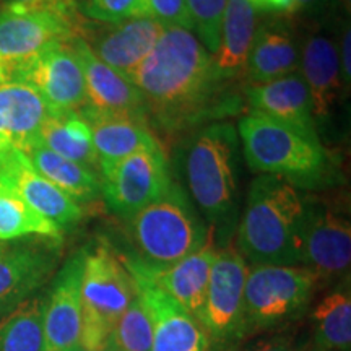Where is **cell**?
Wrapping results in <instances>:
<instances>
[{"instance_id": "obj_9", "label": "cell", "mask_w": 351, "mask_h": 351, "mask_svg": "<svg viewBox=\"0 0 351 351\" xmlns=\"http://www.w3.org/2000/svg\"><path fill=\"white\" fill-rule=\"evenodd\" d=\"M247 271V262L234 245L217 249L207 296L197 319L207 333L210 348L226 350L245 337L244 285Z\"/></svg>"}, {"instance_id": "obj_21", "label": "cell", "mask_w": 351, "mask_h": 351, "mask_svg": "<svg viewBox=\"0 0 351 351\" xmlns=\"http://www.w3.org/2000/svg\"><path fill=\"white\" fill-rule=\"evenodd\" d=\"M300 64L302 78L309 88L314 119H327L343 91L339 46L330 34L314 26L302 43Z\"/></svg>"}, {"instance_id": "obj_31", "label": "cell", "mask_w": 351, "mask_h": 351, "mask_svg": "<svg viewBox=\"0 0 351 351\" xmlns=\"http://www.w3.org/2000/svg\"><path fill=\"white\" fill-rule=\"evenodd\" d=\"M111 340L121 351H152V319L147 306L138 295L116 322Z\"/></svg>"}, {"instance_id": "obj_2", "label": "cell", "mask_w": 351, "mask_h": 351, "mask_svg": "<svg viewBox=\"0 0 351 351\" xmlns=\"http://www.w3.org/2000/svg\"><path fill=\"white\" fill-rule=\"evenodd\" d=\"M238 160L239 137L230 122L202 127L184 150L189 192L218 249L231 244L239 223Z\"/></svg>"}, {"instance_id": "obj_35", "label": "cell", "mask_w": 351, "mask_h": 351, "mask_svg": "<svg viewBox=\"0 0 351 351\" xmlns=\"http://www.w3.org/2000/svg\"><path fill=\"white\" fill-rule=\"evenodd\" d=\"M69 0H0V12H32L41 8H57Z\"/></svg>"}, {"instance_id": "obj_26", "label": "cell", "mask_w": 351, "mask_h": 351, "mask_svg": "<svg viewBox=\"0 0 351 351\" xmlns=\"http://www.w3.org/2000/svg\"><path fill=\"white\" fill-rule=\"evenodd\" d=\"M43 178L72 197L78 204H91L101 197V174L57 155L41 142L25 153Z\"/></svg>"}, {"instance_id": "obj_28", "label": "cell", "mask_w": 351, "mask_h": 351, "mask_svg": "<svg viewBox=\"0 0 351 351\" xmlns=\"http://www.w3.org/2000/svg\"><path fill=\"white\" fill-rule=\"evenodd\" d=\"M313 337L317 351H350V287H340L324 298L313 313Z\"/></svg>"}, {"instance_id": "obj_23", "label": "cell", "mask_w": 351, "mask_h": 351, "mask_svg": "<svg viewBox=\"0 0 351 351\" xmlns=\"http://www.w3.org/2000/svg\"><path fill=\"white\" fill-rule=\"evenodd\" d=\"M300 57V44L288 21H263L254 33L245 62L244 85H257L298 72Z\"/></svg>"}, {"instance_id": "obj_37", "label": "cell", "mask_w": 351, "mask_h": 351, "mask_svg": "<svg viewBox=\"0 0 351 351\" xmlns=\"http://www.w3.org/2000/svg\"><path fill=\"white\" fill-rule=\"evenodd\" d=\"M252 7L262 12H293L295 0H251Z\"/></svg>"}, {"instance_id": "obj_16", "label": "cell", "mask_w": 351, "mask_h": 351, "mask_svg": "<svg viewBox=\"0 0 351 351\" xmlns=\"http://www.w3.org/2000/svg\"><path fill=\"white\" fill-rule=\"evenodd\" d=\"M0 182L13 189L29 207L62 231L77 226L83 219L80 204L43 178L23 152L8 148L0 163Z\"/></svg>"}, {"instance_id": "obj_20", "label": "cell", "mask_w": 351, "mask_h": 351, "mask_svg": "<svg viewBox=\"0 0 351 351\" xmlns=\"http://www.w3.org/2000/svg\"><path fill=\"white\" fill-rule=\"evenodd\" d=\"M78 112L91 130L101 174L140 150L161 148L147 121L124 114L101 112L90 106L82 108Z\"/></svg>"}, {"instance_id": "obj_12", "label": "cell", "mask_w": 351, "mask_h": 351, "mask_svg": "<svg viewBox=\"0 0 351 351\" xmlns=\"http://www.w3.org/2000/svg\"><path fill=\"white\" fill-rule=\"evenodd\" d=\"M62 239L28 236L0 243V317L38 291L54 276Z\"/></svg>"}, {"instance_id": "obj_30", "label": "cell", "mask_w": 351, "mask_h": 351, "mask_svg": "<svg viewBox=\"0 0 351 351\" xmlns=\"http://www.w3.org/2000/svg\"><path fill=\"white\" fill-rule=\"evenodd\" d=\"M43 304L34 295L0 317V351H43Z\"/></svg>"}, {"instance_id": "obj_6", "label": "cell", "mask_w": 351, "mask_h": 351, "mask_svg": "<svg viewBox=\"0 0 351 351\" xmlns=\"http://www.w3.org/2000/svg\"><path fill=\"white\" fill-rule=\"evenodd\" d=\"M137 287L119 254L106 244L86 247L82 276V337L88 351H101L114 326L137 296Z\"/></svg>"}, {"instance_id": "obj_18", "label": "cell", "mask_w": 351, "mask_h": 351, "mask_svg": "<svg viewBox=\"0 0 351 351\" xmlns=\"http://www.w3.org/2000/svg\"><path fill=\"white\" fill-rule=\"evenodd\" d=\"M243 95L254 116L269 117L307 137L319 138L309 88L300 72L257 85H244Z\"/></svg>"}, {"instance_id": "obj_24", "label": "cell", "mask_w": 351, "mask_h": 351, "mask_svg": "<svg viewBox=\"0 0 351 351\" xmlns=\"http://www.w3.org/2000/svg\"><path fill=\"white\" fill-rule=\"evenodd\" d=\"M54 112L38 91L15 80H0V142L26 153L39 142L47 117Z\"/></svg>"}, {"instance_id": "obj_33", "label": "cell", "mask_w": 351, "mask_h": 351, "mask_svg": "<svg viewBox=\"0 0 351 351\" xmlns=\"http://www.w3.org/2000/svg\"><path fill=\"white\" fill-rule=\"evenodd\" d=\"M80 10L98 23H121L147 19V0H86Z\"/></svg>"}, {"instance_id": "obj_38", "label": "cell", "mask_w": 351, "mask_h": 351, "mask_svg": "<svg viewBox=\"0 0 351 351\" xmlns=\"http://www.w3.org/2000/svg\"><path fill=\"white\" fill-rule=\"evenodd\" d=\"M247 351H304V350L298 348V346H295L291 341H288V340L275 339V340L261 341V343L252 346V348Z\"/></svg>"}, {"instance_id": "obj_40", "label": "cell", "mask_w": 351, "mask_h": 351, "mask_svg": "<svg viewBox=\"0 0 351 351\" xmlns=\"http://www.w3.org/2000/svg\"><path fill=\"white\" fill-rule=\"evenodd\" d=\"M8 148H10V147H8V145H5V143L0 142V163H2L3 156H5V153H7Z\"/></svg>"}, {"instance_id": "obj_32", "label": "cell", "mask_w": 351, "mask_h": 351, "mask_svg": "<svg viewBox=\"0 0 351 351\" xmlns=\"http://www.w3.org/2000/svg\"><path fill=\"white\" fill-rule=\"evenodd\" d=\"M191 13L194 32L199 34V41L210 54H215L221 39V26L228 0H186Z\"/></svg>"}, {"instance_id": "obj_19", "label": "cell", "mask_w": 351, "mask_h": 351, "mask_svg": "<svg viewBox=\"0 0 351 351\" xmlns=\"http://www.w3.org/2000/svg\"><path fill=\"white\" fill-rule=\"evenodd\" d=\"M217 249L218 247L213 244V241H210L207 245H204L197 252L160 270L147 269V267L140 265L138 262L121 256V254L119 257L124 262L127 270L147 276L150 282L155 283L160 289H163L166 295L184 307L189 314L199 319L205 296H207L210 271H212L215 256H217Z\"/></svg>"}, {"instance_id": "obj_7", "label": "cell", "mask_w": 351, "mask_h": 351, "mask_svg": "<svg viewBox=\"0 0 351 351\" xmlns=\"http://www.w3.org/2000/svg\"><path fill=\"white\" fill-rule=\"evenodd\" d=\"M317 283V275L302 265H252L244 285L245 335L296 319Z\"/></svg>"}, {"instance_id": "obj_5", "label": "cell", "mask_w": 351, "mask_h": 351, "mask_svg": "<svg viewBox=\"0 0 351 351\" xmlns=\"http://www.w3.org/2000/svg\"><path fill=\"white\" fill-rule=\"evenodd\" d=\"M239 137L252 171L282 176L301 191L330 184L332 161L319 138L254 114L239 121Z\"/></svg>"}, {"instance_id": "obj_13", "label": "cell", "mask_w": 351, "mask_h": 351, "mask_svg": "<svg viewBox=\"0 0 351 351\" xmlns=\"http://www.w3.org/2000/svg\"><path fill=\"white\" fill-rule=\"evenodd\" d=\"M351 262V226L343 208L330 200L306 195L301 234V265L317 278L348 274Z\"/></svg>"}, {"instance_id": "obj_4", "label": "cell", "mask_w": 351, "mask_h": 351, "mask_svg": "<svg viewBox=\"0 0 351 351\" xmlns=\"http://www.w3.org/2000/svg\"><path fill=\"white\" fill-rule=\"evenodd\" d=\"M125 221L130 252L121 256L150 270L173 265L212 241L207 223L176 182L163 197Z\"/></svg>"}, {"instance_id": "obj_3", "label": "cell", "mask_w": 351, "mask_h": 351, "mask_svg": "<svg viewBox=\"0 0 351 351\" xmlns=\"http://www.w3.org/2000/svg\"><path fill=\"white\" fill-rule=\"evenodd\" d=\"M306 194L288 179L262 174L249 187L238 223V251L252 265H301Z\"/></svg>"}, {"instance_id": "obj_41", "label": "cell", "mask_w": 351, "mask_h": 351, "mask_svg": "<svg viewBox=\"0 0 351 351\" xmlns=\"http://www.w3.org/2000/svg\"><path fill=\"white\" fill-rule=\"evenodd\" d=\"M67 351H88V350L85 348V346H82L80 343H78V345L73 346V348H70V350H67Z\"/></svg>"}, {"instance_id": "obj_1", "label": "cell", "mask_w": 351, "mask_h": 351, "mask_svg": "<svg viewBox=\"0 0 351 351\" xmlns=\"http://www.w3.org/2000/svg\"><path fill=\"white\" fill-rule=\"evenodd\" d=\"M132 83L147 104L148 124L178 134L238 114L241 96L215 70L212 54L189 29L168 26Z\"/></svg>"}, {"instance_id": "obj_15", "label": "cell", "mask_w": 351, "mask_h": 351, "mask_svg": "<svg viewBox=\"0 0 351 351\" xmlns=\"http://www.w3.org/2000/svg\"><path fill=\"white\" fill-rule=\"evenodd\" d=\"M86 247L67 258L43 304V351H67L82 337V276Z\"/></svg>"}, {"instance_id": "obj_25", "label": "cell", "mask_w": 351, "mask_h": 351, "mask_svg": "<svg viewBox=\"0 0 351 351\" xmlns=\"http://www.w3.org/2000/svg\"><path fill=\"white\" fill-rule=\"evenodd\" d=\"M256 33V8L251 0H228L218 51L212 54L223 82L234 85L244 78L245 62Z\"/></svg>"}, {"instance_id": "obj_10", "label": "cell", "mask_w": 351, "mask_h": 351, "mask_svg": "<svg viewBox=\"0 0 351 351\" xmlns=\"http://www.w3.org/2000/svg\"><path fill=\"white\" fill-rule=\"evenodd\" d=\"M173 182L163 147L140 150L101 174V197L116 217L129 219L163 197Z\"/></svg>"}, {"instance_id": "obj_17", "label": "cell", "mask_w": 351, "mask_h": 351, "mask_svg": "<svg viewBox=\"0 0 351 351\" xmlns=\"http://www.w3.org/2000/svg\"><path fill=\"white\" fill-rule=\"evenodd\" d=\"M152 319V351H210V340L194 315L147 276L130 271Z\"/></svg>"}, {"instance_id": "obj_22", "label": "cell", "mask_w": 351, "mask_h": 351, "mask_svg": "<svg viewBox=\"0 0 351 351\" xmlns=\"http://www.w3.org/2000/svg\"><path fill=\"white\" fill-rule=\"evenodd\" d=\"M86 85V106L101 112L124 114L147 121V104L140 91L116 70L101 62L80 36L73 38Z\"/></svg>"}, {"instance_id": "obj_39", "label": "cell", "mask_w": 351, "mask_h": 351, "mask_svg": "<svg viewBox=\"0 0 351 351\" xmlns=\"http://www.w3.org/2000/svg\"><path fill=\"white\" fill-rule=\"evenodd\" d=\"M324 0H295L293 10H317Z\"/></svg>"}, {"instance_id": "obj_27", "label": "cell", "mask_w": 351, "mask_h": 351, "mask_svg": "<svg viewBox=\"0 0 351 351\" xmlns=\"http://www.w3.org/2000/svg\"><path fill=\"white\" fill-rule=\"evenodd\" d=\"M39 142L65 160L101 174L91 130L80 112H52L44 122Z\"/></svg>"}, {"instance_id": "obj_29", "label": "cell", "mask_w": 351, "mask_h": 351, "mask_svg": "<svg viewBox=\"0 0 351 351\" xmlns=\"http://www.w3.org/2000/svg\"><path fill=\"white\" fill-rule=\"evenodd\" d=\"M64 231L41 217L21 197L0 182V241H15L28 236L62 239Z\"/></svg>"}, {"instance_id": "obj_34", "label": "cell", "mask_w": 351, "mask_h": 351, "mask_svg": "<svg viewBox=\"0 0 351 351\" xmlns=\"http://www.w3.org/2000/svg\"><path fill=\"white\" fill-rule=\"evenodd\" d=\"M147 19L156 23L194 32L191 13H189L186 0H147Z\"/></svg>"}, {"instance_id": "obj_11", "label": "cell", "mask_w": 351, "mask_h": 351, "mask_svg": "<svg viewBox=\"0 0 351 351\" xmlns=\"http://www.w3.org/2000/svg\"><path fill=\"white\" fill-rule=\"evenodd\" d=\"M7 80L32 86L54 112H78L86 106L85 75L73 38L51 43L13 70Z\"/></svg>"}, {"instance_id": "obj_36", "label": "cell", "mask_w": 351, "mask_h": 351, "mask_svg": "<svg viewBox=\"0 0 351 351\" xmlns=\"http://www.w3.org/2000/svg\"><path fill=\"white\" fill-rule=\"evenodd\" d=\"M351 32L350 25L346 23V28L341 32L340 39V47H339V59H340V72H341V80L346 88L350 86L351 80Z\"/></svg>"}, {"instance_id": "obj_14", "label": "cell", "mask_w": 351, "mask_h": 351, "mask_svg": "<svg viewBox=\"0 0 351 351\" xmlns=\"http://www.w3.org/2000/svg\"><path fill=\"white\" fill-rule=\"evenodd\" d=\"M163 32L165 26L152 19H134L121 23L85 21L80 38L101 62L132 83L134 73L145 57L150 54Z\"/></svg>"}, {"instance_id": "obj_8", "label": "cell", "mask_w": 351, "mask_h": 351, "mask_svg": "<svg viewBox=\"0 0 351 351\" xmlns=\"http://www.w3.org/2000/svg\"><path fill=\"white\" fill-rule=\"evenodd\" d=\"M78 12L73 0L57 8L0 12V80L51 43L80 36L85 20Z\"/></svg>"}]
</instances>
